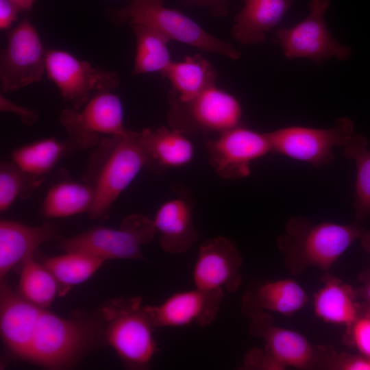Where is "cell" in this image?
<instances>
[{
	"instance_id": "cell-1",
	"label": "cell",
	"mask_w": 370,
	"mask_h": 370,
	"mask_svg": "<svg viewBox=\"0 0 370 370\" xmlns=\"http://www.w3.org/2000/svg\"><path fill=\"white\" fill-rule=\"evenodd\" d=\"M0 333L17 358L51 369L68 367L92 344L95 331L23 299L1 280Z\"/></svg>"
},
{
	"instance_id": "cell-2",
	"label": "cell",
	"mask_w": 370,
	"mask_h": 370,
	"mask_svg": "<svg viewBox=\"0 0 370 370\" xmlns=\"http://www.w3.org/2000/svg\"><path fill=\"white\" fill-rule=\"evenodd\" d=\"M364 231L357 223H312L306 217H294L286 221L277 247L293 275L309 267L328 271Z\"/></svg>"
},
{
	"instance_id": "cell-3",
	"label": "cell",
	"mask_w": 370,
	"mask_h": 370,
	"mask_svg": "<svg viewBox=\"0 0 370 370\" xmlns=\"http://www.w3.org/2000/svg\"><path fill=\"white\" fill-rule=\"evenodd\" d=\"M101 312L108 343L123 363L134 369L148 368L158 352L153 336L156 328L142 305L141 297L113 300Z\"/></svg>"
},
{
	"instance_id": "cell-4",
	"label": "cell",
	"mask_w": 370,
	"mask_h": 370,
	"mask_svg": "<svg viewBox=\"0 0 370 370\" xmlns=\"http://www.w3.org/2000/svg\"><path fill=\"white\" fill-rule=\"evenodd\" d=\"M116 23L143 24L174 40L200 50L237 60L241 53L232 45L210 34L184 14L164 5L163 0H130L125 6L113 10Z\"/></svg>"
},
{
	"instance_id": "cell-5",
	"label": "cell",
	"mask_w": 370,
	"mask_h": 370,
	"mask_svg": "<svg viewBox=\"0 0 370 370\" xmlns=\"http://www.w3.org/2000/svg\"><path fill=\"white\" fill-rule=\"evenodd\" d=\"M108 153L95 180L94 201L88 213L90 219L107 217L113 203L147 167V158L139 132L130 131L124 136L104 138Z\"/></svg>"
},
{
	"instance_id": "cell-6",
	"label": "cell",
	"mask_w": 370,
	"mask_h": 370,
	"mask_svg": "<svg viewBox=\"0 0 370 370\" xmlns=\"http://www.w3.org/2000/svg\"><path fill=\"white\" fill-rule=\"evenodd\" d=\"M153 219L133 214L125 217L119 229L96 227L74 236L62 238L60 247L97 258L103 261L143 259L142 247L154 238Z\"/></svg>"
},
{
	"instance_id": "cell-7",
	"label": "cell",
	"mask_w": 370,
	"mask_h": 370,
	"mask_svg": "<svg viewBox=\"0 0 370 370\" xmlns=\"http://www.w3.org/2000/svg\"><path fill=\"white\" fill-rule=\"evenodd\" d=\"M169 101V126L186 134L218 135L241 125L243 111L240 102L215 84L189 101Z\"/></svg>"
},
{
	"instance_id": "cell-8",
	"label": "cell",
	"mask_w": 370,
	"mask_h": 370,
	"mask_svg": "<svg viewBox=\"0 0 370 370\" xmlns=\"http://www.w3.org/2000/svg\"><path fill=\"white\" fill-rule=\"evenodd\" d=\"M348 118H339L328 128L289 126L267 133L271 152L319 167L332 162L334 149L343 147L355 134Z\"/></svg>"
},
{
	"instance_id": "cell-9",
	"label": "cell",
	"mask_w": 370,
	"mask_h": 370,
	"mask_svg": "<svg viewBox=\"0 0 370 370\" xmlns=\"http://www.w3.org/2000/svg\"><path fill=\"white\" fill-rule=\"evenodd\" d=\"M308 14L291 27L280 28L276 38L288 59L307 58L317 63L329 59L345 60L351 49L336 40L325 20L330 0H310Z\"/></svg>"
},
{
	"instance_id": "cell-10",
	"label": "cell",
	"mask_w": 370,
	"mask_h": 370,
	"mask_svg": "<svg viewBox=\"0 0 370 370\" xmlns=\"http://www.w3.org/2000/svg\"><path fill=\"white\" fill-rule=\"evenodd\" d=\"M249 319L251 335L262 338L264 349L286 368L330 369L336 356L332 346L313 345L302 334L275 325L267 312Z\"/></svg>"
},
{
	"instance_id": "cell-11",
	"label": "cell",
	"mask_w": 370,
	"mask_h": 370,
	"mask_svg": "<svg viewBox=\"0 0 370 370\" xmlns=\"http://www.w3.org/2000/svg\"><path fill=\"white\" fill-rule=\"evenodd\" d=\"M45 72L64 101L75 109L83 107L97 92L113 90L120 84L116 73L95 68L89 62L59 49L46 51Z\"/></svg>"
},
{
	"instance_id": "cell-12",
	"label": "cell",
	"mask_w": 370,
	"mask_h": 370,
	"mask_svg": "<svg viewBox=\"0 0 370 370\" xmlns=\"http://www.w3.org/2000/svg\"><path fill=\"white\" fill-rule=\"evenodd\" d=\"M123 108L112 90L97 92L81 108L64 109L60 122L77 145L91 147L100 136H119L130 132L123 123Z\"/></svg>"
},
{
	"instance_id": "cell-13",
	"label": "cell",
	"mask_w": 370,
	"mask_h": 370,
	"mask_svg": "<svg viewBox=\"0 0 370 370\" xmlns=\"http://www.w3.org/2000/svg\"><path fill=\"white\" fill-rule=\"evenodd\" d=\"M45 55L37 29L24 18L9 32L1 51V90L13 91L40 81L45 72Z\"/></svg>"
},
{
	"instance_id": "cell-14",
	"label": "cell",
	"mask_w": 370,
	"mask_h": 370,
	"mask_svg": "<svg viewBox=\"0 0 370 370\" xmlns=\"http://www.w3.org/2000/svg\"><path fill=\"white\" fill-rule=\"evenodd\" d=\"M210 165L223 180H238L251 174L252 162L271 152L267 133L239 125L206 140Z\"/></svg>"
},
{
	"instance_id": "cell-15",
	"label": "cell",
	"mask_w": 370,
	"mask_h": 370,
	"mask_svg": "<svg viewBox=\"0 0 370 370\" xmlns=\"http://www.w3.org/2000/svg\"><path fill=\"white\" fill-rule=\"evenodd\" d=\"M242 264L241 253L230 240L221 236L208 239L199 245L193 268L195 287L234 292L243 280Z\"/></svg>"
},
{
	"instance_id": "cell-16",
	"label": "cell",
	"mask_w": 370,
	"mask_h": 370,
	"mask_svg": "<svg viewBox=\"0 0 370 370\" xmlns=\"http://www.w3.org/2000/svg\"><path fill=\"white\" fill-rule=\"evenodd\" d=\"M223 296V291L195 287L173 294L160 305L145 306V309L156 328L207 326L216 318Z\"/></svg>"
},
{
	"instance_id": "cell-17",
	"label": "cell",
	"mask_w": 370,
	"mask_h": 370,
	"mask_svg": "<svg viewBox=\"0 0 370 370\" xmlns=\"http://www.w3.org/2000/svg\"><path fill=\"white\" fill-rule=\"evenodd\" d=\"M177 190L176 196L160 206L153 219L160 245L168 254L186 252L199 237L192 200L188 193Z\"/></svg>"
},
{
	"instance_id": "cell-18",
	"label": "cell",
	"mask_w": 370,
	"mask_h": 370,
	"mask_svg": "<svg viewBox=\"0 0 370 370\" xmlns=\"http://www.w3.org/2000/svg\"><path fill=\"white\" fill-rule=\"evenodd\" d=\"M309 300L304 289L293 279L264 281L251 284L241 298V310L250 319L264 312L291 316Z\"/></svg>"
},
{
	"instance_id": "cell-19",
	"label": "cell",
	"mask_w": 370,
	"mask_h": 370,
	"mask_svg": "<svg viewBox=\"0 0 370 370\" xmlns=\"http://www.w3.org/2000/svg\"><path fill=\"white\" fill-rule=\"evenodd\" d=\"M139 139L147 158V167L156 174L189 164L195 147L187 134L170 127L146 128Z\"/></svg>"
},
{
	"instance_id": "cell-20",
	"label": "cell",
	"mask_w": 370,
	"mask_h": 370,
	"mask_svg": "<svg viewBox=\"0 0 370 370\" xmlns=\"http://www.w3.org/2000/svg\"><path fill=\"white\" fill-rule=\"evenodd\" d=\"M57 227L49 222L30 226L16 221L0 222V278L1 280L16 265L33 256L44 242L54 238Z\"/></svg>"
},
{
	"instance_id": "cell-21",
	"label": "cell",
	"mask_w": 370,
	"mask_h": 370,
	"mask_svg": "<svg viewBox=\"0 0 370 370\" xmlns=\"http://www.w3.org/2000/svg\"><path fill=\"white\" fill-rule=\"evenodd\" d=\"M294 0H245L231 32L243 45L260 44L282 20Z\"/></svg>"
},
{
	"instance_id": "cell-22",
	"label": "cell",
	"mask_w": 370,
	"mask_h": 370,
	"mask_svg": "<svg viewBox=\"0 0 370 370\" xmlns=\"http://www.w3.org/2000/svg\"><path fill=\"white\" fill-rule=\"evenodd\" d=\"M358 298L357 291L351 285L326 275L313 297L314 314L325 323L348 328L360 310L361 303Z\"/></svg>"
},
{
	"instance_id": "cell-23",
	"label": "cell",
	"mask_w": 370,
	"mask_h": 370,
	"mask_svg": "<svg viewBox=\"0 0 370 370\" xmlns=\"http://www.w3.org/2000/svg\"><path fill=\"white\" fill-rule=\"evenodd\" d=\"M172 85L169 101L187 102L214 85L217 72L209 61L196 54L171 62L161 73Z\"/></svg>"
},
{
	"instance_id": "cell-24",
	"label": "cell",
	"mask_w": 370,
	"mask_h": 370,
	"mask_svg": "<svg viewBox=\"0 0 370 370\" xmlns=\"http://www.w3.org/2000/svg\"><path fill=\"white\" fill-rule=\"evenodd\" d=\"M93 186L65 180L53 185L42 206V214L48 218H62L87 212L94 201Z\"/></svg>"
},
{
	"instance_id": "cell-25",
	"label": "cell",
	"mask_w": 370,
	"mask_h": 370,
	"mask_svg": "<svg viewBox=\"0 0 370 370\" xmlns=\"http://www.w3.org/2000/svg\"><path fill=\"white\" fill-rule=\"evenodd\" d=\"M136 39L133 75L159 72L172 62L168 49L171 39L162 32L143 24L130 25Z\"/></svg>"
},
{
	"instance_id": "cell-26",
	"label": "cell",
	"mask_w": 370,
	"mask_h": 370,
	"mask_svg": "<svg viewBox=\"0 0 370 370\" xmlns=\"http://www.w3.org/2000/svg\"><path fill=\"white\" fill-rule=\"evenodd\" d=\"M104 261L85 254L66 251L65 254L45 258L42 264L57 280L63 295L71 286L90 278Z\"/></svg>"
},
{
	"instance_id": "cell-27",
	"label": "cell",
	"mask_w": 370,
	"mask_h": 370,
	"mask_svg": "<svg viewBox=\"0 0 370 370\" xmlns=\"http://www.w3.org/2000/svg\"><path fill=\"white\" fill-rule=\"evenodd\" d=\"M59 284L52 273L33 256L23 262L16 292L27 301L49 306L59 294Z\"/></svg>"
},
{
	"instance_id": "cell-28",
	"label": "cell",
	"mask_w": 370,
	"mask_h": 370,
	"mask_svg": "<svg viewBox=\"0 0 370 370\" xmlns=\"http://www.w3.org/2000/svg\"><path fill=\"white\" fill-rule=\"evenodd\" d=\"M344 155L354 161L356 168L354 210L357 220L370 215V150L367 140L355 133L342 147Z\"/></svg>"
},
{
	"instance_id": "cell-29",
	"label": "cell",
	"mask_w": 370,
	"mask_h": 370,
	"mask_svg": "<svg viewBox=\"0 0 370 370\" xmlns=\"http://www.w3.org/2000/svg\"><path fill=\"white\" fill-rule=\"evenodd\" d=\"M64 151L63 143L50 138L18 147L12 152V159L24 173L39 177L55 166Z\"/></svg>"
},
{
	"instance_id": "cell-30",
	"label": "cell",
	"mask_w": 370,
	"mask_h": 370,
	"mask_svg": "<svg viewBox=\"0 0 370 370\" xmlns=\"http://www.w3.org/2000/svg\"><path fill=\"white\" fill-rule=\"evenodd\" d=\"M41 178L29 175L13 162H2L0 169V211L7 210L21 197H29Z\"/></svg>"
},
{
	"instance_id": "cell-31",
	"label": "cell",
	"mask_w": 370,
	"mask_h": 370,
	"mask_svg": "<svg viewBox=\"0 0 370 370\" xmlns=\"http://www.w3.org/2000/svg\"><path fill=\"white\" fill-rule=\"evenodd\" d=\"M346 341L363 356L370 358V305L361 303L360 312L347 328Z\"/></svg>"
},
{
	"instance_id": "cell-32",
	"label": "cell",
	"mask_w": 370,
	"mask_h": 370,
	"mask_svg": "<svg viewBox=\"0 0 370 370\" xmlns=\"http://www.w3.org/2000/svg\"><path fill=\"white\" fill-rule=\"evenodd\" d=\"M246 369L284 370L286 368L275 360L264 349L254 348L249 350L244 358Z\"/></svg>"
},
{
	"instance_id": "cell-33",
	"label": "cell",
	"mask_w": 370,
	"mask_h": 370,
	"mask_svg": "<svg viewBox=\"0 0 370 370\" xmlns=\"http://www.w3.org/2000/svg\"><path fill=\"white\" fill-rule=\"evenodd\" d=\"M330 369L370 370V359L361 354L360 355L345 353L336 354Z\"/></svg>"
},
{
	"instance_id": "cell-34",
	"label": "cell",
	"mask_w": 370,
	"mask_h": 370,
	"mask_svg": "<svg viewBox=\"0 0 370 370\" xmlns=\"http://www.w3.org/2000/svg\"><path fill=\"white\" fill-rule=\"evenodd\" d=\"M0 109L3 112L16 114L26 125H33L38 117L36 110L20 106L3 95H0Z\"/></svg>"
},
{
	"instance_id": "cell-35",
	"label": "cell",
	"mask_w": 370,
	"mask_h": 370,
	"mask_svg": "<svg viewBox=\"0 0 370 370\" xmlns=\"http://www.w3.org/2000/svg\"><path fill=\"white\" fill-rule=\"evenodd\" d=\"M18 8L9 0H0V29H8L16 20Z\"/></svg>"
},
{
	"instance_id": "cell-36",
	"label": "cell",
	"mask_w": 370,
	"mask_h": 370,
	"mask_svg": "<svg viewBox=\"0 0 370 370\" xmlns=\"http://www.w3.org/2000/svg\"><path fill=\"white\" fill-rule=\"evenodd\" d=\"M187 1L190 4L206 7L214 16H222L227 13L230 0H187Z\"/></svg>"
},
{
	"instance_id": "cell-37",
	"label": "cell",
	"mask_w": 370,
	"mask_h": 370,
	"mask_svg": "<svg viewBox=\"0 0 370 370\" xmlns=\"http://www.w3.org/2000/svg\"><path fill=\"white\" fill-rule=\"evenodd\" d=\"M362 285L357 291L363 302L370 305V273L362 275Z\"/></svg>"
},
{
	"instance_id": "cell-38",
	"label": "cell",
	"mask_w": 370,
	"mask_h": 370,
	"mask_svg": "<svg viewBox=\"0 0 370 370\" xmlns=\"http://www.w3.org/2000/svg\"><path fill=\"white\" fill-rule=\"evenodd\" d=\"M16 5L20 11L29 12L31 10L35 0H9Z\"/></svg>"
},
{
	"instance_id": "cell-39",
	"label": "cell",
	"mask_w": 370,
	"mask_h": 370,
	"mask_svg": "<svg viewBox=\"0 0 370 370\" xmlns=\"http://www.w3.org/2000/svg\"><path fill=\"white\" fill-rule=\"evenodd\" d=\"M360 239L363 249L370 253V231L365 230Z\"/></svg>"
},
{
	"instance_id": "cell-40",
	"label": "cell",
	"mask_w": 370,
	"mask_h": 370,
	"mask_svg": "<svg viewBox=\"0 0 370 370\" xmlns=\"http://www.w3.org/2000/svg\"><path fill=\"white\" fill-rule=\"evenodd\" d=\"M370 359V358H369Z\"/></svg>"
}]
</instances>
